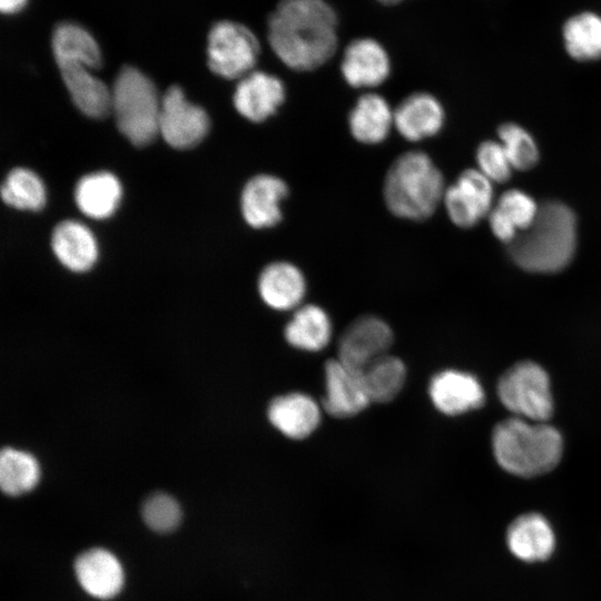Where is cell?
<instances>
[{"mask_svg": "<svg viewBox=\"0 0 601 601\" xmlns=\"http://www.w3.org/2000/svg\"><path fill=\"white\" fill-rule=\"evenodd\" d=\"M337 22L325 0H280L268 18L267 39L286 67L312 71L334 56Z\"/></svg>", "mask_w": 601, "mask_h": 601, "instance_id": "cell-1", "label": "cell"}, {"mask_svg": "<svg viewBox=\"0 0 601 601\" xmlns=\"http://www.w3.org/2000/svg\"><path fill=\"white\" fill-rule=\"evenodd\" d=\"M577 217L561 201L540 205L534 221L508 245L511 258L533 273H555L572 259L577 248Z\"/></svg>", "mask_w": 601, "mask_h": 601, "instance_id": "cell-2", "label": "cell"}, {"mask_svg": "<svg viewBox=\"0 0 601 601\" xmlns=\"http://www.w3.org/2000/svg\"><path fill=\"white\" fill-rule=\"evenodd\" d=\"M441 170L431 157L418 150L400 155L390 166L383 185L388 210L408 220L431 217L445 194Z\"/></svg>", "mask_w": 601, "mask_h": 601, "instance_id": "cell-3", "label": "cell"}, {"mask_svg": "<svg viewBox=\"0 0 601 601\" xmlns=\"http://www.w3.org/2000/svg\"><path fill=\"white\" fill-rule=\"evenodd\" d=\"M493 453L508 472L530 477L553 470L562 456V437L544 422L511 417L493 430Z\"/></svg>", "mask_w": 601, "mask_h": 601, "instance_id": "cell-4", "label": "cell"}, {"mask_svg": "<svg viewBox=\"0 0 601 601\" xmlns=\"http://www.w3.org/2000/svg\"><path fill=\"white\" fill-rule=\"evenodd\" d=\"M159 98L154 82L139 69L124 66L111 88V110L120 132L135 146L150 144L159 134Z\"/></svg>", "mask_w": 601, "mask_h": 601, "instance_id": "cell-5", "label": "cell"}, {"mask_svg": "<svg viewBox=\"0 0 601 601\" xmlns=\"http://www.w3.org/2000/svg\"><path fill=\"white\" fill-rule=\"evenodd\" d=\"M259 41L245 24L233 20L214 23L207 38L209 69L225 79H240L255 70Z\"/></svg>", "mask_w": 601, "mask_h": 601, "instance_id": "cell-6", "label": "cell"}, {"mask_svg": "<svg viewBox=\"0 0 601 601\" xmlns=\"http://www.w3.org/2000/svg\"><path fill=\"white\" fill-rule=\"evenodd\" d=\"M497 393L502 404L518 417L545 422L553 412L549 376L536 363L521 362L508 370Z\"/></svg>", "mask_w": 601, "mask_h": 601, "instance_id": "cell-7", "label": "cell"}, {"mask_svg": "<svg viewBox=\"0 0 601 601\" xmlns=\"http://www.w3.org/2000/svg\"><path fill=\"white\" fill-rule=\"evenodd\" d=\"M158 128L169 146L188 149L206 137L209 117L204 108L185 98L179 86H171L161 97Z\"/></svg>", "mask_w": 601, "mask_h": 601, "instance_id": "cell-8", "label": "cell"}, {"mask_svg": "<svg viewBox=\"0 0 601 601\" xmlns=\"http://www.w3.org/2000/svg\"><path fill=\"white\" fill-rule=\"evenodd\" d=\"M393 332L388 324L375 316L354 319L338 341V359L356 373L388 354Z\"/></svg>", "mask_w": 601, "mask_h": 601, "instance_id": "cell-9", "label": "cell"}, {"mask_svg": "<svg viewBox=\"0 0 601 601\" xmlns=\"http://www.w3.org/2000/svg\"><path fill=\"white\" fill-rule=\"evenodd\" d=\"M493 199V183L479 169H466L446 187L443 203L454 225L471 228L489 216Z\"/></svg>", "mask_w": 601, "mask_h": 601, "instance_id": "cell-10", "label": "cell"}, {"mask_svg": "<svg viewBox=\"0 0 601 601\" xmlns=\"http://www.w3.org/2000/svg\"><path fill=\"white\" fill-rule=\"evenodd\" d=\"M288 186L272 174H258L244 186L240 208L245 221L253 228H270L283 218L282 203L287 198Z\"/></svg>", "mask_w": 601, "mask_h": 601, "instance_id": "cell-11", "label": "cell"}, {"mask_svg": "<svg viewBox=\"0 0 601 601\" xmlns=\"http://www.w3.org/2000/svg\"><path fill=\"white\" fill-rule=\"evenodd\" d=\"M285 98V85L277 76L253 70L238 80L233 102L245 119L262 122L277 112Z\"/></svg>", "mask_w": 601, "mask_h": 601, "instance_id": "cell-12", "label": "cell"}, {"mask_svg": "<svg viewBox=\"0 0 601 601\" xmlns=\"http://www.w3.org/2000/svg\"><path fill=\"white\" fill-rule=\"evenodd\" d=\"M341 72L353 88H375L390 77V56L375 39H354L344 50Z\"/></svg>", "mask_w": 601, "mask_h": 601, "instance_id": "cell-13", "label": "cell"}, {"mask_svg": "<svg viewBox=\"0 0 601 601\" xmlns=\"http://www.w3.org/2000/svg\"><path fill=\"white\" fill-rule=\"evenodd\" d=\"M324 410L337 418L357 415L365 410L371 400L358 373L344 365L338 358L325 364Z\"/></svg>", "mask_w": 601, "mask_h": 601, "instance_id": "cell-14", "label": "cell"}, {"mask_svg": "<svg viewBox=\"0 0 601 601\" xmlns=\"http://www.w3.org/2000/svg\"><path fill=\"white\" fill-rule=\"evenodd\" d=\"M445 121L441 101L428 92H414L394 109V127L407 141L416 142L437 135Z\"/></svg>", "mask_w": 601, "mask_h": 601, "instance_id": "cell-15", "label": "cell"}, {"mask_svg": "<svg viewBox=\"0 0 601 601\" xmlns=\"http://www.w3.org/2000/svg\"><path fill=\"white\" fill-rule=\"evenodd\" d=\"M434 406L447 415H457L482 406L484 392L471 374L447 370L433 376L428 386Z\"/></svg>", "mask_w": 601, "mask_h": 601, "instance_id": "cell-16", "label": "cell"}, {"mask_svg": "<svg viewBox=\"0 0 601 601\" xmlns=\"http://www.w3.org/2000/svg\"><path fill=\"white\" fill-rule=\"evenodd\" d=\"M75 572L83 590L95 598H112L124 584L120 562L104 549H91L80 554L75 563Z\"/></svg>", "mask_w": 601, "mask_h": 601, "instance_id": "cell-17", "label": "cell"}, {"mask_svg": "<svg viewBox=\"0 0 601 601\" xmlns=\"http://www.w3.org/2000/svg\"><path fill=\"white\" fill-rule=\"evenodd\" d=\"M267 414L270 423L293 440L309 436L321 421L317 403L303 393H288L275 397L269 403Z\"/></svg>", "mask_w": 601, "mask_h": 601, "instance_id": "cell-18", "label": "cell"}, {"mask_svg": "<svg viewBox=\"0 0 601 601\" xmlns=\"http://www.w3.org/2000/svg\"><path fill=\"white\" fill-rule=\"evenodd\" d=\"M258 292L266 305L276 311L298 306L305 296L306 280L302 270L289 262L268 264L258 278Z\"/></svg>", "mask_w": 601, "mask_h": 601, "instance_id": "cell-19", "label": "cell"}, {"mask_svg": "<svg viewBox=\"0 0 601 601\" xmlns=\"http://www.w3.org/2000/svg\"><path fill=\"white\" fill-rule=\"evenodd\" d=\"M347 122L351 135L358 142L381 144L394 127V110L383 96L366 92L356 100Z\"/></svg>", "mask_w": 601, "mask_h": 601, "instance_id": "cell-20", "label": "cell"}, {"mask_svg": "<svg viewBox=\"0 0 601 601\" xmlns=\"http://www.w3.org/2000/svg\"><path fill=\"white\" fill-rule=\"evenodd\" d=\"M506 543L516 558L526 562H536L552 554L555 538L545 518L538 513H528L510 524Z\"/></svg>", "mask_w": 601, "mask_h": 601, "instance_id": "cell-21", "label": "cell"}, {"mask_svg": "<svg viewBox=\"0 0 601 601\" xmlns=\"http://www.w3.org/2000/svg\"><path fill=\"white\" fill-rule=\"evenodd\" d=\"M65 86L77 108L88 117L100 119L111 110V89L91 72L77 63L58 66Z\"/></svg>", "mask_w": 601, "mask_h": 601, "instance_id": "cell-22", "label": "cell"}, {"mask_svg": "<svg viewBox=\"0 0 601 601\" xmlns=\"http://www.w3.org/2000/svg\"><path fill=\"white\" fill-rule=\"evenodd\" d=\"M51 247L58 260L72 272L90 269L98 257L92 233L76 220H63L55 227Z\"/></svg>", "mask_w": 601, "mask_h": 601, "instance_id": "cell-23", "label": "cell"}, {"mask_svg": "<svg viewBox=\"0 0 601 601\" xmlns=\"http://www.w3.org/2000/svg\"><path fill=\"white\" fill-rule=\"evenodd\" d=\"M57 66L77 63L91 70L98 69L102 55L95 37L81 24L71 21L55 27L51 38Z\"/></svg>", "mask_w": 601, "mask_h": 601, "instance_id": "cell-24", "label": "cell"}, {"mask_svg": "<svg viewBox=\"0 0 601 601\" xmlns=\"http://www.w3.org/2000/svg\"><path fill=\"white\" fill-rule=\"evenodd\" d=\"M121 198L118 178L108 171L83 176L76 186L75 200L81 213L93 219L111 216Z\"/></svg>", "mask_w": 601, "mask_h": 601, "instance_id": "cell-25", "label": "cell"}, {"mask_svg": "<svg viewBox=\"0 0 601 601\" xmlns=\"http://www.w3.org/2000/svg\"><path fill=\"white\" fill-rule=\"evenodd\" d=\"M285 338L292 346L317 352L323 349L332 336V324L325 311L316 305L299 307L285 327Z\"/></svg>", "mask_w": 601, "mask_h": 601, "instance_id": "cell-26", "label": "cell"}, {"mask_svg": "<svg viewBox=\"0 0 601 601\" xmlns=\"http://www.w3.org/2000/svg\"><path fill=\"white\" fill-rule=\"evenodd\" d=\"M563 46L578 61L601 59V16L582 11L571 16L562 27Z\"/></svg>", "mask_w": 601, "mask_h": 601, "instance_id": "cell-27", "label": "cell"}, {"mask_svg": "<svg viewBox=\"0 0 601 601\" xmlns=\"http://www.w3.org/2000/svg\"><path fill=\"white\" fill-rule=\"evenodd\" d=\"M371 402L394 400L406 380V367L398 357L386 354L358 373Z\"/></svg>", "mask_w": 601, "mask_h": 601, "instance_id": "cell-28", "label": "cell"}, {"mask_svg": "<svg viewBox=\"0 0 601 601\" xmlns=\"http://www.w3.org/2000/svg\"><path fill=\"white\" fill-rule=\"evenodd\" d=\"M40 469L29 453L4 449L0 457V485L9 495H20L31 491L38 483Z\"/></svg>", "mask_w": 601, "mask_h": 601, "instance_id": "cell-29", "label": "cell"}, {"mask_svg": "<svg viewBox=\"0 0 601 601\" xmlns=\"http://www.w3.org/2000/svg\"><path fill=\"white\" fill-rule=\"evenodd\" d=\"M2 200L22 210H40L46 204V188L37 174L27 168H14L1 186Z\"/></svg>", "mask_w": 601, "mask_h": 601, "instance_id": "cell-30", "label": "cell"}, {"mask_svg": "<svg viewBox=\"0 0 601 601\" xmlns=\"http://www.w3.org/2000/svg\"><path fill=\"white\" fill-rule=\"evenodd\" d=\"M497 135L513 169L528 170L536 165L539 148L526 129L518 124L506 122L499 128Z\"/></svg>", "mask_w": 601, "mask_h": 601, "instance_id": "cell-31", "label": "cell"}, {"mask_svg": "<svg viewBox=\"0 0 601 601\" xmlns=\"http://www.w3.org/2000/svg\"><path fill=\"white\" fill-rule=\"evenodd\" d=\"M142 518L151 530L169 532L179 524L181 511L174 497L165 493H156L145 501Z\"/></svg>", "mask_w": 601, "mask_h": 601, "instance_id": "cell-32", "label": "cell"}, {"mask_svg": "<svg viewBox=\"0 0 601 601\" xmlns=\"http://www.w3.org/2000/svg\"><path fill=\"white\" fill-rule=\"evenodd\" d=\"M495 207L514 224L520 233L534 221L540 205L525 191L509 189L500 196Z\"/></svg>", "mask_w": 601, "mask_h": 601, "instance_id": "cell-33", "label": "cell"}, {"mask_svg": "<svg viewBox=\"0 0 601 601\" xmlns=\"http://www.w3.org/2000/svg\"><path fill=\"white\" fill-rule=\"evenodd\" d=\"M477 169L492 183H504L513 167L500 141L485 140L476 150Z\"/></svg>", "mask_w": 601, "mask_h": 601, "instance_id": "cell-34", "label": "cell"}, {"mask_svg": "<svg viewBox=\"0 0 601 601\" xmlns=\"http://www.w3.org/2000/svg\"><path fill=\"white\" fill-rule=\"evenodd\" d=\"M489 224L493 235L501 242L511 244L519 234L514 224L497 208L490 211Z\"/></svg>", "mask_w": 601, "mask_h": 601, "instance_id": "cell-35", "label": "cell"}, {"mask_svg": "<svg viewBox=\"0 0 601 601\" xmlns=\"http://www.w3.org/2000/svg\"><path fill=\"white\" fill-rule=\"evenodd\" d=\"M28 0H0V9L4 14H13L24 8Z\"/></svg>", "mask_w": 601, "mask_h": 601, "instance_id": "cell-36", "label": "cell"}, {"mask_svg": "<svg viewBox=\"0 0 601 601\" xmlns=\"http://www.w3.org/2000/svg\"><path fill=\"white\" fill-rule=\"evenodd\" d=\"M378 1L382 2V3H385V4H393V3H396V2H398L401 0H378Z\"/></svg>", "mask_w": 601, "mask_h": 601, "instance_id": "cell-37", "label": "cell"}]
</instances>
